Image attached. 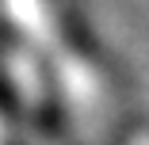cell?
I'll return each mask as SVG.
<instances>
[{"instance_id": "obj_1", "label": "cell", "mask_w": 149, "mask_h": 145, "mask_svg": "<svg viewBox=\"0 0 149 145\" xmlns=\"http://www.w3.org/2000/svg\"><path fill=\"white\" fill-rule=\"evenodd\" d=\"M4 145H19V141H12V137H8V141H4Z\"/></svg>"}]
</instances>
